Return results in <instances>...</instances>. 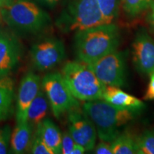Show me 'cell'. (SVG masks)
Returning a JSON list of instances; mask_svg holds the SVG:
<instances>
[{"label":"cell","instance_id":"cell-19","mask_svg":"<svg viewBox=\"0 0 154 154\" xmlns=\"http://www.w3.org/2000/svg\"><path fill=\"white\" fill-rule=\"evenodd\" d=\"M121 2L125 14L134 18L149 10L154 0H121Z\"/></svg>","mask_w":154,"mask_h":154},{"label":"cell","instance_id":"cell-10","mask_svg":"<svg viewBox=\"0 0 154 154\" xmlns=\"http://www.w3.org/2000/svg\"><path fill=\"white\" fill-rule=\"evenodd\" d=\"M69 131L76 143L82 146L86 151H93L98 135L92 121L79 108L68 113Z\"/></svg>","mask_w":154,"mask_h":154},{"label":"cell","instance_id":"cell-20","mask_svg":"<svg viewBox=\"0 0 154 154\" xmlns=\"http://www.w3.org/2000/svg\"><path fill=\"white\" fill-rule=\"evenodd\" d=\"M106 24L113 23L119 16L121 0H96Z\"/></svg>","mask_w":154,"mask_h":154},{"label":"cell","instance_id":"cell-13","mask_svg":"<svg viewBox=\"0 0 154 154\" xmlns=\"http://www.w3.org/2000/svg\"><path fill=\"white\" fill-rule=\"evenodd\" d=\"M102 99L121 109L141 111L146 107L141 100L116 86H106Z\"/></svg>","mask_w":154,"mask_h":154},{"label":"cell","instance_id":"cell-2","mask_svg":"<svg viewBox=\"0 0 154 154\" xmlns=\"http://www.w3.org/2000/svg\"><path fill=\"white\" fill-rule=\"evenodd\" d=\"M82 110L94 124L100 140L109 143H111L140 112L116 107L102 99L86 101Z\"/></svg>","mask_w":154,"mask_h":154},{"label":"cell","instance_id":"cell-8","mask_svg":"<svg viewBox=\"0 0 154 154\" xmlns=\"http://www.w3.org/2000/svg\"><path fill=\"white\" fill-rule=\"evenodd\" d=\"M30 56L32 65L37 70H51L66 57L64 44L59 38H46L33 44Z\"/></svg>","mask_w":154,"mask_h":154},{"label":"cell","instance_id":"cell-4","mask_svg":"<svg viewBox=\"0 0 154 154\" xmlns=\"http://www.w3.org/2000/svg\"><path fill=\"white\" fill-rule=\"evenodd\" d=\"M61 74L76 99L88 101L103 98L106 86L86 63L68 61L63 65Z\"/></svg>","mask_w":154,"mask_h":154},{"label":"cell","instance_id":"cell-28","mask_svg":"<svg viewBox=\"0 0 154 154\" xmlns=\"http://www.w3.org/2000/svg\"><path fill=\"white\" fill-rule=\"evenodd\" d=\"M149 12L147 16V22L151 30L154 33V2L149 9Z\"/></svg>","mask_w":154,"mask_h":154},{"label":"cell","instance_id":"cell-27","mask_svg":"<svg viewBox=\"0 0 154 154\" xmlns=\"http://www.w3.org/2000/svg\"><path fill=\"white\" fill-rule=\"evenodd\" d=\"M34 1L44 7L52 9L58 5L60 0H34Z\"/></svg>","mask_w":154,"mask_h":154},{"label":"cell","instance_id":"cell-23","mask_svg":"<svg viewBox=\"0 0 154 154\" xmlns=\"http://www.w3.org/2000/svg\"><path fill=\"white\" fill-rule=\"evenodd\" d=\"M11 135V128L9 126L0 128V154L7 153Z\"/></svg>","mask_w":154,"mask_h":154},{"label":"cell","instance_id":"cell-11","mask_svg":"<svg viewBox=\"0 0 154 154\" xmlns=\"http://www.w3.org/2000/svg\"><path fill=\"white\" fill-rule=\"evenodd\" d=\"M42 84L38 75L29 72L23 77L19 86L17 98L16 120L17 123L27 121V113L31 103L35 99Z\"/></svg>","mask_w":154,"mask_h":154},{"label":"cell","instance_id":"cell-18","mask_svg":"<svg viewBox=\"0 0 154 154\" xmlns=\"http://www.w3.org/2000/svg\"><path fill=\"white\" fill-rule=\"evenodd\" d=\"M113 154L136 153V138L126 131H123L111 143Z\"/></svg>","mask_w":154,"mask_h":154},{"label":"cell","instance_id":"cell-1","mask_svg":"<svg viewBox=\"0 0 154 154\" xmlns=\"http://www.w3.org/2000/svg\"><path fill=\"white\" fill-rule=\"evenodd\" d=\"M121 34L114 23L104 24L75 32L74 51L79 61L94 62L120 45Z\"/></svg>","mask_w":154,"mask_h":154},{"label":"cell","instance_id":"cell-14","mask_svg":"<svg viewBox=\"0 0 154 154\" xmlns=\"http://www.w3.org/2000/svg\"><path fill=\"white\" fill-rule=\"evenodd\" d=\"M36 128L35 134L52 150L54 154L61 153L62 134L57 125L50 119H44Z\"/></svg>","mask_w":154,"mask_h":154},{"label":"cell","instance_id":"cell-9","mask_svg":"<svg viewBox=\"0 0 154 154\" xmlns=\"http://www.w3.org/2000/svg\"><path fill=\"white\" fill-rule=\"evenodd\" d=\"M132 60L136 71L149 76L154 72V38L145 29L137 32L133 41Z\"/></svg>","mask_w":154,"mask_h":154},{"label":"cell","instance_id":"cell-5","mask_svg":"<svg viewBox=\"0 0 154 154\" xmlns=\"http://www.w3.org/2000/svg\"><path fill=\"white\" fill-rule=\"evenodd\" d=\"M56 24L61 32L68 33L106 23L96 0H69Z\"/></svg>","mask_w":154,"mask_h":154},{"label":"cell","instance_id":"cell-6","mask_svg":"<svg viewBox=\"0 0 154 154\" xmlns=\"http://www.w3.org/2000/svg\"><path fill=\"white\" fill-rule=\"evenodd\" d=\"M88 66L106 86L122 87L127 81V51L113 50Z\"/></svg>","mask_w":154,"mask_h":154},{"label":"cell","instance_id":"cell-21","mask_svg":"<svg viewBox=\"0 0 154 154\" xmlns=\"http://www.w3.org/2000/svg\"><path fill=\"white\" fill-rule=\"evenodd\" d=\"M136 153L154 154V128L145 131L136 138Z\"/></svg>","mask_w":154,"mask_h":154},{"label":"cell","instance_id":"cell-30","mask_svg":"<svg viewBox=\"0 0 154 154\" xmlns=\"http://www.w3.org/2000/svg\"><path fill=\"white\" fill-rule=\"evenodd\" d=\"M13 0H0V9L4 6L7 5V4L10 3L11 2H12Z\"/></svg>","mask_w":154,"mask_h":154},{"label":"cell","instance_id":"cell-16","mask_svg":"<svg viewBox=\"0 0 154 154\" xmlns=\"http://www.w3.org/2000/svg\"><path fill=\"white\" fill-rule=\"evenodd\" d=\"M32 128L29 123H17L11 135V148L12 153L22 154L26 153L31 147Z\"/></svg>","mask_w":154,"mask_h":154},{"label":"cell","instance_id":"cell-29","mask_svg":"<svg viewBox=\"0 0 154 154\" xmlns=\"http://www.w3.org/2000/svg\"><path fill=\"white\" fill-rule=\"evenodd\" d=\"M85 151H86V149L82 146L76 143L73 148L72 154H83L85 153Z\"/></svg>","mask_w":154,"mask_h":154},{"label":"cell","instance_id":"cell-26","mask_svg":"<svg viewBox=\"0 0 154 154\" xmlns=\"http://www.w3.org/2000/svg\"><path fill=\"white\" fill-rule=\"evenodd\" d=\"M149 82L144 95L146 101H154V72L149 75Z\"/></svg>","mask_w":154,"mask_h":154},{"label":"cell","instance_id":"cell-22","mask_svg":"<svg viewBox=\"0 0 154 154\" xmlns=\"http://www.w3.org/2000/svg\"><path fill=\"white\" fill-rule=\"evenodd\" d=\"M31 153L34 154H54L38 135L35 134L31 143Z\"/></svg>","mask_w":154,"mask_h":154},{"label":"cell","instance_id":"cell-15","mask_svg":"<svg viewBox=\"0 0 154 154\" xmlns=\"http://www.w3.org/2000/svg\"><path fill=\"white\" fill-rule=\"evenodd\" d=\"M14 82L8 75L0 77V121L8 119L14 112Z\"/></svg>","mask_w":154,"mask_h":154},{"label":"cell","instance_id":"cell-24","mask_svg":"<svg viewBox=\"0 0 154 154\" xmlns=\"http://www.w3.org/2000/svg\"><path fill=\"white\" fill-rule=\"evenodd\" d=\"M76 144L74 138L69 131H65L61 136V153L72 154L73 148Z\"/></svg>","mask_w":154,"mask_h":154},{"label":"cell","instance_id":"cell-17","mask_svg":"<svg viewBox=\"0 0 154 154\" xmlns=\"http://www.w3.org/2000/svg\"><path fill=\"white\" fill-rule=\"evenodd\" d=\"M49 101L44 90L40 89L28 109L27 122L33 128L45 119L48 112Z\"/></svg>","mask_w":154,"mask_h":154},{"label":"cell","instance_id":"cell-7","mask_svg":"<svg viewBox=\"0 0 154 154\" xmlns=\"http://www.w3.org/2000/svg\"><path fill=\"white\" fill-rule=\"evenodd\" d=\"M42 86L57 119L79 107V102L72 94L61 73H50L44 76Z\"/></svg>","mask_w":154,"mask_h":154},{"label":"cell","instance_id":"cell-25","mask_svg":"<svg viewBox=\"0 0 154 154\" xmlns=\"http://www.w3.org/2000/svg\"><path fill=\"white\" fill-rule=\"evenodd\" d=\"M94 153L96 154H113L111 150V143L101 140L100 143L95 146Z\"/></svg>","mask_w":154,"mask_h":154},{"label":"cell","instance_id":"cell-3","mask_svg":"<svg viewBox=\"0 0 154 154\" xmlns=\"http://www.w3.org/2000/svg\"><path fill=\"white\" fill-rule=\"evenodd\" d=\"M0 15L9 27L22 34H38L51 23L49 15L31 0H13L0 9Z\"/></svg>","mask_w":154,"mask_h":154},{"label":"cell","instance_id":"cell-12","mask_svg":"<svg viewBox=\"0 0 154 154\" xmlns=\"http://www.w3.org/2000/svg\"><path fill=\"white\" fill-rule=\"evenodd\" d=\"M20 54V45L16 38L0 32V77L8 75L16 67Z\"/></svg>","mask_w":154,"mask_h":154}]
</instances>
